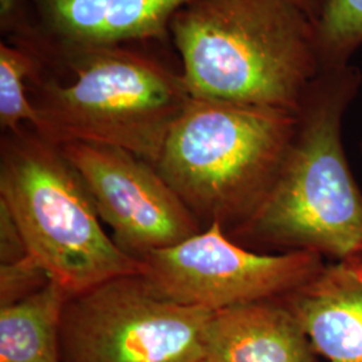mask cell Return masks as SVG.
Listing matches in <instances>:
<instances>
[{"mask_svg": "<svg viewBox=\"0 0 362 362\" xmlns=\"http://www.w3.org/2000/svg\"><path fill=\"white\" fill-rule=\"evenodd\" d=\"M361 88L362 71L351 64L313 79L272 191L233 236L332 262L362 258V189L344 146L345 115Z\"/></svg>", "mask_w": 362, "mask_h": 362, "instance_id": "obj_1", "label": "cell"}, {"mask_svg": "<svg viewBox=\"0 0 362 362\" xmlns=\"http://www.w3.org/2000/svg\"><path fill=\"white\" fill-rule=\"evenodd\" d=\"M320 0H196L170 22L191 97L296 113L321 71Z\"/></svg>", "mask_w": 362, "mask_h": 362, "instance_id": "obj_2", "label": "cell"}, {"mask_svg": "<svg viewBox=\"0 0 362 362\" xmlns=\"http://www.w3.org/2000/svg\"><path fill=\"white\" fill-rule=\"evenodd\" d=\"M163 43H127L79 52L55 71L38 65L27 91L40 136L52 143L115 146L155 165L191 100Z\"/></svg>", "mask_w": 362, "mask_h": 362, "instance_id": "obj_3", "label": "cell"}, {"mask_svg": "<svg viewBox=\"0 0 362 362\" xmlns=\"http://www.w3.org/2000/svg\"><path fill=\"white\" fill-rule=\"evenodd\" d=\"M296 125L284 109L191 97L155 167L197 219L235 233L272 191Z\"/></svg>", "mask_w": 362, "mask_h": 362, "instance_id": "obj_4", "label": "cell"}, {"mask_svg": "<svg viewBox=\"0 0 362 362\" xmlns=\"http://www.w3.org/2000/svg\"><path fill=\"white\" fill-rule=\"evenodd\" d=\"M0 202L11 212L27 254L70 296L118 276L143 274V262L105 233L90 194L61 145L28 125L1 137Z\"/></svg>", "mask_w": 362, "mask_h": 362, "instance_id": "obj_5", "label": "cell"}, {"mask_svg": "<svg viewBox=\"0 0 362 362\" xmlns=\"http://www.w3.org/2000/svg\"><path fill=\"white\" fill-rule=\"evenodd\" d=\"M215 313L161 294L143 274L71 296L59 327L62 362H200Z\"/></svg>", "mask_w": 362, "mask_h": 362, "instance_id": "obj_6", "label": "cell"}, {"mask_svg": "<svg viewBox=\"0 0 362 362\" xmlns=\"http://www.w3.org/2000/svg\"><path fill=\"white\" fill-rule=\"evenodd\" d=\"M141 262L144 276L161 294L212 313L282 299L310 282L326 264L321 255L309 251L248 250L218 221Z\"/></svg>", "mask_w": 362, "mask_h": 362, "instance_id": "obj_7", "label": "cell"}, {"mask_svg": "<svg viewBox=\"0 0 362 362\" xmlns=\"http://www.w3.org/2000/svg\"><path fill=\"white\" fill-rule=\"evenodd\" d=\"M77 169L117 246L133 258L176 246L200 223L155 165L128 151L98 144L61 145Z\"/></svg>", "mask_w": 362, "mask_h": 362, "instance_id": "obj_8", "label": "cell"}, {"mask_svg": "<svg viewBox=\"0 0 362 362\" xmlns=\"http://www.w3.org/2000/svg\"><path fill=\"white\" fill-rule=\"evenodd\" d=\"M196 0H26L22 31L6 40L55 71L79 52L170 40V22Z\"/></svg>", "mask_w": 362, "mask_h": 362, "instance_id": "obj_9", "label": "cell"}, {"mask_svg": "<svg viewBox=\"0 0 362 362\" xmlns=\"http://www.w3.org/2000/svg\"><path fill=\"white\" fill-rule=\"evenodd\" d=\"M327 362H362V258L325 264L284 298Z\"/></svg>", "mask_w": 362, "mask_h": 362, "instance_id": "obj_10", "label": "cell"}, {"mask_svg": "<svg viewBox=\"0 0 362 362\" xmlns=\"http://www.w3.org/2000/svg\"><path fill=\"white\" fill-rule=\"evenodd\" d=\"M204 341L208 358L216 362H317L284 298L215 313Z\"/></svg>", "mask_w": 362, "mask_h": 362, "instance_id": "obj_11", "label": "cell"}, {"mask_svg": "<svg viewBox=\"0 0 362 362\" xmlns=\"http://www.w3.org/2000/svg\"><path fill=\"white\" fill-rule=\"evenodd\" d=\"M70 297L50 279L33 296L0 308V362H62L59 327Z\"/></svg>", "mask_w": 362, "mask_h": 362, "instance_id": "obj_12", "label": "cell"}, {"mask_svg": "<svg viewBox=\"0 0 362 362\" xmlns=\"http://www.w3.org/2000/svg\"><path fill=\"white\" fill-rule=\"evenodd\" d=\"M314 27L321 71L350 65L362 47V0H320Z\"/></svg>", "mask_w": 362, "mask_h": 362, "instance_id": "obj_13", "label": "cell"}, {"mask_svg": "<svg viewBox=\"0 0 362 362\" xmlns=\"http://www.w3.org/2000/svg\"><path fill=\"white\" fill-rule=\"evenodd\" d=\"M37 65L23 49L0 42V127L4 133H16L27 125L38 129V113L27 91V79Z\"/></svg>", "mask_w": 362, "mask_h": 362, "instance_id": "obj_14", "label": "cell"}, {"mask_svg": "<svg viewBox=\"0 0 362 362\" xmlns=\"http://www.w3.org/2000/svg\"><path fill=\"white\" fill-rule=\"evenodd\" d=\"M50 278L31 255L0 266V308L33 296L49 284Z\"/></svg>", "mask_w": 362, "mask_h": 362, "instance_id": "obj_15", "label": "cell"}, {"mask_svg": "<svg viewBox=\"0 0 362 362\" xmlns=\"http://www.w3.org/2000/svg\"><path fill=\"white\" fill-rule=\"evenodd\" d=\"M26 255L28 254L23 236L8 208L0 202V262L1 264L13 263Z\"/></svg>", "mask_w": 362, "mask_h": 362, "instance_id": "obj_16", "label": "cell"}, {"mask_svg": "<svg viewBox=\"0 0 362 362\" xmlns=\"http://www.w3.org/2000/svg\"><path fill=\"white\" fill-rule=\"evenodd\" d=\"M26 0H0V33L6 39L15 38L25 26Z\"/></svg>", "mask_w": 362, "mask_h": 362, "instance_id": "obj_17", "label": "cell"}, {"mask_svg": "<svg viewBox=\"0 0 362 362\" xmlns=\"http://www.w3.org/2000/svg\"><path fill=\"white\" fill-rule=\"evenodd\" d=\"M200 362H216V361H214V360H211V358H208V357H206V358H204V360H202V361Z\"/></svg>", "mask_w": 362, "mask_h": 362, "instance_id": "obj_18", "label": "cell"}, {"mask_svg": "<svg viewBox=\"0 0 362 362\" xmlns=\"http://www.w3.org/2000/svg\"><path fill=\"white\" fill-rule=\"evenodd\" d=\"M361 155H362V141H361Z\"/></svg>", "mask_w": 362, "mask_h": 362, "instance_id": "obj_19", "label": "cell"}]
</instances>
